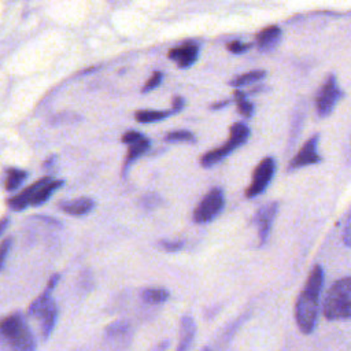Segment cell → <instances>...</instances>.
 I'll return each mask as SVG.
<instances>
[{"label": "cell", "mask_w": 351, "mask_h": 351, "mask_svg": "<svg viewBox=\"0 0 351 351\" xmlns=\"http://www.w3.org/2000/svg\"><path fill=\"white\" fill-rule=\"evenodd\" d=\"M11 247H12V237H5L0 243V271L3 270V267L5 265V261H7L8 255H10Z\"/></svg>", "instance_id": "24"}, {"label": "cell", "mask_w": 351, "mask_h": 351, "mask_svg": "<svg viewBox=\"0 0 351 351\" xmlns=\"http://www.w3.org/2000/svg\"><path fill=\"white\" fill-rule=\"evenodd\" d=\"M27 173L19 169H8L7 170V178H5V189L7 191H14L16 189L21 182L26 178Z\"/></svg>", "instance_id": "21"}, {"label": "cell", "mask_w": 351, "mask_h": 351, "mask_svg": "<svg viewBox=\"0 0 351 351\" xmlns=\"http://www.w3.org/2000/svg\"><path fill=\"white\" fill-rule=\"evenodd\" d=\"M8 222H10V219H8V218H1V219H0V234L5 230V228H7Z\"/></svg>", "instance_id": "34"}, {"label": "cell", "mask_w": 351, "mask_h": 351, "mask_svg": "<svg viewBox=\"0 0 351 351\" xmlns=\"http://www.w3.org/2000/svg\"><path fill=\"white\" fill-rule=\"evenodd\" d=\"M59 315V308L55 300H51L47 306H44L34 317L40 319V332L43 339H48L56 325Z\"/></svg>", "instance_id": "10"}, {"label": "cell", "mask_w": 351, "mask_h": 351, "mask_svg": "<svg viewBox=\"0 0 351 351\" xmlns=\"http://www.w3.org/2000/svg\"><path fill=\"white\" fill-rule=\"evenodd\" d=\"M59 280H60V276H59L58 273H55V274L48 280L47 287L44 288V291L30 303L29 310H27L29 315L34 317L44 306H47L51 300H53V299H52V292H53V289H55V287H56V284H58Z\"/></svg>", "instance_id": "13"}, {"label": "cell", "mask_w": 351, "mask_h": 351, "mask_svg": "<svg viewBox=\"0 0 351 351\" xmlns=\"http://www.w3.org/2000/svg\"><path fill=\"white\" fill-rule=\"evenodd\" d=\"M141 204H143L145 208L151 210V208H154V207H156V206L159 204V197H158L156 195H147V196L143 197Z\"/></svg>", "instance_id": "30"}, {"label": "cell", "mask_w": 351, "mask_h": 351, "mask_svg": "<svg viewBox=\"0 0 351 351\" xmlns=\"http://www.w3.org/2000/svg\"><path fill=\"white\" fill-rule=\"evenodd\" d=\"M324 315L330 321L351 318V276L330 287L324 300Z\"/></svg>", "instance_id": "3"}, {"label": "cell", "mask_w": 351, "mask_h": 351, "mask_svg": "<svg viewBox=\"0 0 351 351\" xmlns=\"http://www.w3.org/2000/svg\"><path fill=\"white\" fill-rule=\"evenodd\" d=\"M143 136L138 133V132H134V130H130V132H126L123 136H122V141L123 143H128V144H134L137 143L138 140H141Z\"/></svg>", "instance_id": "29"}, {"label": "cell", "mask_w": 351, "mask_h": 351, "mask_svg": "<svg viewBox=\"0 0 351 351\" xmlns=\"http://www.w3.org/2000/svg\"><path fill=\"white\" fill-rule=\"evenodd\" d=\"M162 78H163V74H162L160 71H155V73L151 75V78L145 82V85L143 86L141 92H143V93H147V92H149V90L155 89V88L160 84Z\"/></svg>", "instance_id": "26"}, {"label": "cell", "mask_w": 351, "mask_h": 351, "mask_svg": "<svg viewBox=\"0 0 351 351\" xmlns=\"http://www.w3.org/2000/svg\"><path fill=\"white\" fill-rule=\"evenodd\" d=\"M248 136H250V129L244 123H241V122L233 123L230 126V133H229L228 141L225 144H222L221 147L206 152L200 159L202 166H204V167L214 166L215 163L222 160L226 155H229L232 151H234L239 145L244 144L247 141Z\"/></svg>", "instance_id": "4"}, {"label": "cell", "mask_w": 351, "mask_h": 351, "mask_svg": "<svg viewBox=\"0 0 351 351\" xmlns=\"http://www.w3.org/2000/svg\"><path fill=\"white\" fill-rule=\"evenodd\" d=\"M184 107V99L182 97H180V96H177V97H174L173 99V112H178L181 108Z\"/></svg>", "instance_id": "32"}, {"label": "cell", "mask_w": 351, "mask_h": 351, "mask_svg": "<svg viewBox=\"0 0 351 351\" xmlns=\"http://www.w3.org/2000/svg\"><path fill=\"white\" fill-rule=\"evenodd\" d=\"M63 185L62 180H52L51 177H45L44 182L40 185V188L37 189V192L34 193V196L32 197L30 206H40L43 203H45L51 195Z\"/></svg>", "instance_id": "16"}, {"label": "cell", "mask_w": 351, "mask_h": 351, "mask_svg": "<svg viewBox=\"0 0 351 351\" xmlns=\"http://www.w3.org/2000/svg\"><path fill=\"white\" fill-rule=\"evenodd\" d=\"M225 204L223 192L219 188L210 189L199 202L193 211V221L196 223H207L219 215Z\"/></svg>", "instance_id": "5"}, {"label": "cell", "mask_w": 351, "mask_h": 351, "mask_svg": "<svg viewBox=\"0 0 351 351\" xmlns=\"http://www.w3.org/2000/svg\"><path fill=\"white\" fill-rule=\"evenodd\" d=\"M141 299L147 304H162L170 298V292L162 287H148L144 288L140 293Z\"/></svg>", "instance_id": "18"}, {"label": "cell", "mask_w": 351, "mask_h": 351, "mask_svg": "<svg viewBox=\"0 0 351 351\" xmlns=\"http://www.w3.org/2000/svg\"><path fill=\"white\" fill-rule=\"evenodd\" d=\"M281 29L278 26H269L256 34V44L262 51L274 49L281 40Z\"/></svg>", "instance_id": "14"}, {"label": "cell", "mask_w": 351, "mask_h": 351, "mask_svg": "<svg viewBox=\"0 0 351 351\" xmlns=\"http://www.w3.org/2000/svg\"><path fill=\"white\" fill-rule=\"evenodd\" d=\"M324 285V269L319 265H315L306 281L303 291L300 292L296 306H295V318L299 329L308 335L314 330L318 317V303L319 293Z\"/></svg>", "instance_id": "1"}, {"label": "cell", "mask_w": 351, "mask_h": 351, "mask_svg": "<svg viewBox=\"0 0 351 351\" xmlns=\"http://www.w3.org/2000/svg\"><path fill=\"white\" fill-rule=\"evenodd\" d=\"M196 336V324L191 315H184L180 322V340L177 351H189Z\"/></svg>", "instance_id": "12"}, {"label": "cell", "mask_w": 351, "mask_h": 351, "mask_svg": "<svg viewBox=\"0 0 351 351\" xmlns=\"http://www.w3.org/2000/svg\"><path fill=\"white\" fill-rule=\"evenodd\" d=\"M234 100L237 104V110L240 111V114H243L244 117H251L254 112V106L247 100L245 95L240 90H234Z\"/></svg>", "instance_id": "22"}, {"label": "cell", "mask_w": 351, "mask_h": 351, "mask_svg": "<svg viewBox=\"0 0 351 351\" xmlns=\"http://www.w3.org/2000/svg\"><path fill=\"white\" fill-rule=\"evenodd\" d=\"M265 75H266V73L263 70H252V71H248L245 74H241V75H237L236 78H233L230 81V85H233V86L247 85V84L256 82V81L265 78Z\"/></svg>", "instance_id": "20"}, {"label": "cell", "mask_w": 351, "mask_h": 351, "mask_svg": "<svg viewBox=\"0 0 351 351\" xmlns=\"http://www.w3.org/2000/svg\"><path fill=\"white\" fill-rule=\"evenodd\" d=\"M167 348H169V341L163 340V341H159L158 344H155L149 351H167Z\"/></svg>", "instance_id": "33"}, {"label": "cell", "mask_w": 351, "mask_h": 351, "mask_svg": "<svg viewBox=\"0 0 351 351\" xmlns=\"http://www.w3.org/2000/svg\"><path fill=\"white\" fill-rule=\"evenodd\" d=\"M197 53H199V48L195 43H185L180 47H176V48L170 49L169 51V58L176 60L178 67L186 69V67L192 66L196 62Z\"/></svg>", "instance_id": "11"}, {"label": "cell", "mask_w": 351, "mask_h": 351, "mask_svg": "<svg viewBox=\"0 0 351 351\" xmlns=\"http://www.w3.org/2000/svg\"><path fill=\"white\" fill-rule=\"evenodd\" d=\"M0 346L4 351H36L37 343L25 315L14 311L0 318Z\"/></svg>", "instance_id": "2"}, {"label": "cell", "mask_w": 351, "mask_h": 351, "mask_svg": "<svg viewBox=\"0 0 351 351\" xmlns=\"http://www.w3.org/2000/svg\"><path fill=\"white\" fill-rule=\"evenodd\" d=\"M343 241L346 245L351 247V215L348 217L347 222H346V226H344V230H343Z\"/></svg>", "instance_id": "31"}, {"label": "cell", "mask_w": 351, "mask_h": 351, "mask_svg": "<svg viewBox=\"0 0 351 351\" xmlns=\"http://www.w3.org/2000/svg\"><path fill=\"white\" fill-rule=\"evenodd\" d=\"M277 208H278V204L276 202H271V203L261 207L259 211L256 213L255 223L258 228V236H259L261 243H265L271 232V226H273V221L277 214Z\"/></svg>", "instance_id": "9"}, {"label": "cell", "mask_w": 351, "mask_h": 351, "mask_svg": "<svg viewBox=\"0 0 351 351\" xmlns=\"http://www.w3.org/2000/svg\"><path fill=\"white\" fill-rule=\"evenodd\" d=\"M148 147H149V141L144 137L141 140H138L137 143L132 144L129 148V152H128V162L137 159L140 155H143L148 149Z\"/></svg>", "instance_id": "23"}, {"label": "cell", "mask_w": 351, "mask_h": 351, "mask_svg": "<svg viewBox=\"0 0 351 351\" xmlns=\"http://www.w3.org/2000/svg\"><path fill=\"white\" fill-rule=\"evenodd\" d=\"M93 207H95V202L89 197H78L75 200L64 202L60 204V208L63 213L74 217L86 215L93 210Z\"/></svg>", "instance_id": "15"}, {"label": "cell", "mask_w": 351, "mask_h": 351, "mask_svg": "<svg viewBox=\"0 0 351 351\" xmlns=\"http://www.w3.org/2000/svg\"><path fill=\"white\" fill-rule=\"evenodd\" d=\"M160 247L167 252H177L184 247V243L180 240H162Z\"/></svg>", "instance_id": "27"}, {"label": "cell", "mask_w": 351, "mask_h": 351, "mask_svg": "<svg viewBox=\"0 0 351 351\" xmlns=\"http://www.w3.org/2000/svg\"><path fill=\"white\" fill-rule=\"evenodd\" d=\"M276 170V163L273 158H265L262 159L258 166L254 170L252 174V181L250 184V186L245 191V196L247 197H255L258 195H261L267 185L270 184L273 174Z\"/></svg>", "instance_id": "6"}, {"label": "cell", "mask_w": 351, "mask_h": 351, "mask_svg": "<svg viewBox=\"0 0 351 351\" xmlns=\"http://www.w3.org/2000/svg\"><path fill=\"white\" fill-rule=\"evenodd\" d=\"M130 324L125 319H119V321H114L111 322L108 326H106L104 335L107 340H112V341H119V340H125L129 333H130Z\"/></svg>", "instance_id": "17"}, {"label": "cell", "mask_w": 351, "mask_h": 351, "mask_svg": "<svg viewBox=\"0 0 351 351\" xmlns=\"http://www.w3.org/2000/svg\"><path fill=\"white\" fill-rule=\"evenodd\" d=\"M317 144H318V136H313L310 140H307L291 160L289 169L296 170L299 167L318 163L321 160V156L317 152Z\"/></svg>", "instance_id": "8"}, {"label": "cell", "mask_w": 351, "mask_h": 351, "mask_svg": "<svg viewBox=\"0 0 351 351\" xmlns=\"http://www.w3.org/2000/svg\"><path fill=\"white\" fill-rule=\"evenodd\" d=\"M250 48V44H244L241 41H232L230 44H228V49L233 53H241L245 52Z\"/></svg>", "instance_id": "28"}, {"label": "cell", "mask_w": 351, "mask_h": 351, "mask_svg": "<svg viewBox=\"0 0 351 351\" xmlns=\"http://www.w3.org/2000/svg\"><path fill=\"white\" fill-rule=\"evenodd\" d=\"M340 96H341V90L337 86L336 78L333 75H329L324 82V85L321 86L315 99V107L318 114L322 117L330 114L333 107L339 101Z\"/></svg>", "instance_id": "7"}, {"label": "cell", "mask_w": 351, "mask_h": 351, "mask_svg": "<svg viewBox=\"0 0 351 351\" xmlns=\"http://www.w3.org/2000/svg\"><path fill=\"white\" fill-rule=\"evenodd\" d=\"M166 140L169 141H193V134L188 130H174L166 134Z\"/></svg>", "instance_id": "25"}, {"label": "cell", "mask_w": 351, "mask_h": 351, "mask_svg": "<svg viewBox=\"0 0 351 351\" xmlns=\"http://www.w3.org/2000/svg\"><path fill=\"white\" fill-rule=\"evenodd\" d=\"M203 351H211L210 348H203Z\"/></svg>", "instance_id": "35"}, {"label": "cell", "mask_w": 351, "mask_h": 351, "mask_svg": "<svg viewBox=\"0 0 351 351\" xmlns=\"http://www.w3.org/2000/svg\"><path fill=\"white\" fill-rule=\"evenodd\" d=\"M170 114H173V111H156V110H141L136 112V121L141 122V123H147V122H155L159 119H163L166 117H169Z\"/></svg>", "instance_id": "19"}]
</instances>
